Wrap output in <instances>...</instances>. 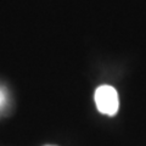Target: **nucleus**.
<instances>
[{
    "instance_id": "f257e3e1",
    "label": "nucleus",
    "mask_w": 146,
    "mask_h": 146,
    "mask_svg": "<svg viewBox=\"0 0 146 146\" xmlns=\"http://www.w3.org/2000/svg\"><path fill=\"white\" fill-rule=\"evenodd\" d=\"M95 104L98 110L104 115H116L119 107V99L115 88L110 85H101L95 91Z\"/></svg>"
},
{
    "instance_id": "f03ea898",
    "label": "nucleus",
    "mask_w": 146,
    "mask_h": 146,
    "mask_svg": "<svg viewBox=\"0 0 146 146\" xmlns=\"http://www.w3.org/2000/svg\"><path fill=\"white\" fill-rule=\"evenodd\" d=\"M5 104H6V94H5V91L0 88V108H3Z\"/></svg>"
},
{
    "instance_id": "7ed1b4c3",
    "label": "nucleus",
    "mask_w": 146,
    "mask_h": 146,
    "mask_svg": "<svg viewBox=\"0 0 146 146\" xmlns=\"http://www.w3.org/2000/svg\"><path fill=\"white\" fill-rule=\"evenodd\" d=\"M48 146H52V145H48Z\"/></svg>"
}]
</instances>
